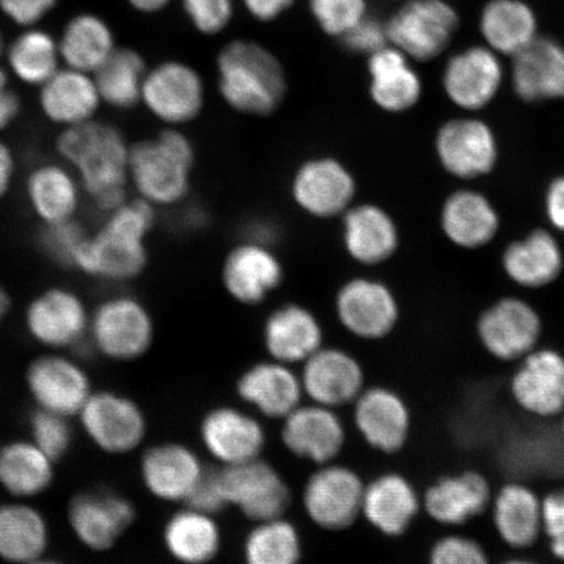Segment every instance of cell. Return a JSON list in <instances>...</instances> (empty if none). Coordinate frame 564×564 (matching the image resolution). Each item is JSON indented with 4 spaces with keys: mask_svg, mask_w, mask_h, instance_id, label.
Returning a JSON list of instances; mask_svg holds the SVG:
<instances>
[{
    "mask_svg": "<svg viewBox=\"0 0 564 564\" xmlns=\"http://www.w3.org/2000/svg\"><path fill=\"white\" fill-rule=\"evenodd\" d=\"M56 159L74 172L86 199L102 216L129 197L131 141L115 123L94 121L62 130L54 143Z\"/></svg>",
    "mask_w": 564,
    "mask_h": 564,
    "instance_id": "1",
    "label": "cell"
},
{
    "mask_svg": "<svg viewBox=\"0 0 564 564\" xmlns=\"http://www.w3.org/2000/svg\"><path fill=\"white\" fill-rule=\"evenodd\" d=\"M102 217L100 227L89 232L77 253L73 271L111 285L129 284L150 264L148 239L158 209L131 196Z\"/></svg>",
    "mask_w": 564,
    "mask_h": 564,
    "instance_id": "2",
    "label": "cell"
},
{
    "mask_svg": "<svg viewBox=\"0 0 564 564\" xmlns=\"http://www.w3.org/2000/svg\"><path fill=\"white\" fill-rule=\"evenodd\" d=\"M216 69L224 102L239 115L270 117L285 101V68L270 48L256 41H230L218 53Z\"/></svg>",
    "mask_w": 564,
    "mask_h": 564,
    "instance_id": "3",
    "label": "cell"
},
{
    "mask_svg": "<svg viewBox=\"0 0 564 564\" xmlns=\"http://www.w3.org/2000/svg\"><path fill=\"white\" fill-rule=\"evenodd\" d=\"M195 145L182 129L165 127L156 137L131 143V193L153 208H173L192 192Z\"/></svg>",
    "mask_w": 564,
    "mask_h": 564,
    "instance_id": "4",
    "label": "cell"
},
{
    "mask_svg": "<svg viewBox=\"0 0 564 564\" xmlns=\"http://www.w3.org/2000/svg\"><path fill=\"white\" fill-rule=\"evenodd\" d=\"M154 336L153 315L135 294H106L90 310L87 344L109 361H137L150 351Z\"/></svg>",
    "mask_w": 564,
    "mask_h": 564,
    "instance_id": "5",
    "label": "cell"
},
{
    "mask_svg": "<svg viewBox=\"0 0 564 564\" xmlns=\"http://www.w3.org/2000/svg\"><path fill=\"white\" fill-rule=\"evenodd\" d=\"M462 19L448 0H405L386 21L390 45L413 62H432L449 51Z\"/></svg>",
    "mask_w": 564,
    "mask_h": 564,
    "instance_id": "6",
    "label": "cell"
},
{
    "mask_svg": "<svg viewBox=\"0 0 564 564\" xmlns=\"http://www.w3.org/2000/svg\"><path fill=\"white\" fill-rule=\"evenodd\" d=\"M90 310L75 289L53 285L26 303L23 323L31 340L46 351H69L87 344Z\"/></svg>",
    "mask_w": 564,
    "mask_h": 564,
    "instance_id": "7",
    "label": "cell"
},
{
    "mask_svg": "<svg viewBox=\"0 0 564 564\" xmlns=\"http://www.w3.org/2000/svg\"><path fill=\"white\" fill-rule=\"evenodd\" d=\"M289 188L295 207L303 214L315 220H333L356 203L358 182L344 161L321 154L301 162Z\"/></svg>",
    "mask_w": 564,
    "mask_h": 564,
    "instance_id": "8",
    "label": "cell"
},
{
    "mask_svg": "<svg viewBox=\"0 0 564 564\" xmlns=\"http://www.w3.org/2000/svg\"><path fill=\"white\" fill-rule=\"evenodd\" d=\"M141 105L165 127L182 129L200 117L206 106V86L188 63L165 61L148 69Z\"/></svg>",
    "mask_w": 564,
    "mask_h": 564,
    "instance_id": "9",
    "label": "cell"
},
{
    "mask_svg": "<svg viewBox=\"0 0 564 564\" xmlns=\"http://www.w3.org/2000/svg\"><path fill=\"white\" fill-rule=\"evenodd\" d=\"M25 384L35 408L77 417L94 393L89 373L67 351H45L32 359Z\"/></svg>",
    "mask_w": 564,
    "mask_h": 564,
    "instance_id": "10",
    "label": "cell"
},
{
    "mask_svg": "<svg viewBox=\"0 0 564 564\" xmlns=\"http://www.w3.org/2000/svg\"><path fill=\"white\" fill-rule=\"evenodd\" d=\"M335 313L344 329L362 340H380L399 322L397 297L386 282L370 276L345 280L335 294Z\"/></svg>",
    "mask_w": 564,
    "mask_h": 564,
    "instance_id": "11",
    "label": "cell"
},
{
    "mask_svg": "<svg viewBox=\"0 0 564 564\" xmlns=\"http://www.w3.org/2000/svg\"><path fill=\"white\" fill-rule=\"evenodd\" d=\"M77 417L90 442L105 454H130L147 435V419L141 408L116 391H94Z\"/></svg>",
    "mask_w": 564,
    "mask_h": 564,
    "instance_id": "12",
    "label": "cell"
},
{
    "mask_svg": "<svg viewBox=\"0 0 564 564\" xmlns=\"http://www.w3.org/2000/svg\"><path fill=\"white\" fill-rule=\"evenodd\" d=\"M284 279V265L272 246L250 239L232 247L221 265L224 291L243 306L262 305Z\"/></svg>",
    "mask_w": 564,
    "mask_h": 564,
    "instance_id": "13",
    "label": "cell"
},
{
    "mask_svg": "<svg viewBox=\"0 0 564 564\" xmlns=\"http://www.w3.org/2000/svg\"><path fill=\"white\" fill-rule=\"evenodd\" d=\"M68 524L77 541L91 552H108L137 518L131 500L112 491L76 494L68 505Z\"/></svg>",
    "mask_w": 564,
    "mask_h": 564,
    "instance_id": "14",
    "label": "cell"
},
{
    "mask_svg": "<svg viewBox=\"0 0 564 564\" xmlns=\"http://www.w3.org/2000/svg\"><path fill=\"white\" fill-rule=\"evenodd\" d=\"M28 209L40 227L76 220L86 194L73 171L58 159L40 161L23 182Z\"/></svg>",
    "mask_w": 564,
    "mask_h": 564,
    "instance_id": "15",
    "label": "cell"
},
{
    "mask_svg": "<svg viewBox=\"0 0 564 564\" xmlns=\"http://www.w3.org/2000/svg\"><path fill=\"white\" fill-rule=\"evenodd\" d=\"M503 76L500 55L486 45H474L449 56L442 82L451 101L458 108L475 111L496 98Z\"/></svg>",
    "mask_w": 564,
    "mask_h": 564,
    "instance_id": "16",
    "label": "cell"
},
{
    "mask_svg": "<svg viewBox=\"0 0 564 564\" xmlns=\"http://www.w3.org/2000/svg\"><path fill=\"white\" fill-rule=\"evenodd\" d=\"M365 488L356 471L326 464L308 479L303 505L315 524L340 531L362 513Z\"/></svg>",
    "mask_w": 564,
    "mask_h": 564,
    "instance_id": "17",
    "label": "cell"
},
{
    "mask_svg": "<svg viewBox=\"0 0 564 564\" xmlns=\"http://www.w3.org/2000/svg\"><path fill=\"white\" fill-rule=\"evenodd\" d=\"M221 478L228 505L237 506L258 523L282 518L291 502L284 479L260 458L224 467Z\"/></svg>",
    "mask_w": 564,
    "mask_h": 564,
    "instance_id": "18",
    "label": "cell"
},
{
    "mask_svg": "<svg viewBox=\"0 0 564 564\" xmlns=\"http://www.w3.org/2000/svg\"><path fill=\"white\" fill-rule=\"evenodd\" d=\"M341 242L352 262L377 267L399 249V229L392 216L376 203H355L340 217Z\"/></svg>",
    "mask_w": 564,
    "mask_h": 564,
    "instance_id": "19",
    "label": "cell"
},
{
    "mask_svg": "<svg viewBox=\"0 0 564 564\" xmlns=\"http://www.w3.org/2000/svg\"><path fill=\"white\" fill-rule=\"evenodd\" d=\"M37 90L42 117L59 131L94 121L104 106L94 75L65 66Z\"/></svg>",
    "mask_w": 564,
    "mask_h": 564,
    "instance_id": "20",
    "label": "cell"
},
{
    "mask_svg": "<svg viewBox=\"0 0 564 564\" xmlns=\"http://www.w3.org/2000/svg\"><path fill=\"white\" fill-rule=\"evenodd\" d=\"M511 392L518 405L534 417L564 412V357L558 351L533 350L514 372Z\"/></svg>",
    "mask_w": 564,
    "mask_h": 564,
    "instance_id": "21",
    "label": "cell"
},
{
    "mask_svg": "<svg viewBox=\"0 0 564 564\" xmlns=\"http://www.w3.org/2000/svg\"><path fill=\"white\" fill-rule=\"evenodd\" d=\"M541 334L538 313L519 300H503L486 312L478 335L491 356L502 361L523 359L533 351Z\"/></svg>",
    "mask_w": 564,
    "mask_h": 564,
    "instance_id": "22",
    "label": "cell"
},
{
    "mask_svg": "<svg viewBox=\"0 0 564 564\" xmlns=\"http://www.w3.org/2000/svg\"><path fill=\"white\" fill-rule=\"evenodd\" d=\"M323 340L319 317L302 303L286 302L272 310L264 322V347L281 364H305L323 348Z\"/></svg>",
    "mask_w": 564,
    "mask_h": 564,
    "instance_id": "23",
    "label": "cell"
},
{
    "mask_svg": "<svg viewBox=\"0 0 564 564\" xmlns=\"http://www.w3.org/2000/svg\"><path fill=\"white\" fill-rule=\"evenodd\" d=\"M364 380L356 357L343 349L323 347L305 362L301 382L315 404L334 409L356 401L364 392Z\"/></svg>",
    "mask_w": 564,
    "mask_h": 564,
    "instance_id": "24",
    "label": "cell"
},
{
    "mask_svg": "<svg viewBox=\"0 0 564 564\" xmlns=\"http://www.w3.org/2000/svg\"><path fill=\"white\" fill-rule=\"evenodd\" d=\"M512 86L521 100L539 102L564 98V45L539 35L512 56Z\"/></svg>",
    "mask_w": 564,
    "mask_h": 564,
    "instance_id": "25",
    "label": "cell"
},
{
    "mask_svg": "<svg viewBox=\"0 0 564 564\" xmlns=\"http://www.w3.org/2000/svg\"><path fill=\"white\" fill-rule=\"evenodd\" d=\"M442 165L458 178H476L496 164L497 144L488 124L478 119H456L442 127L436 138Z\"/></svg>",
    "mask_w": 564,
    "mask_h": 564,
    "instance_id": "26",
    "label": "cell"
},
{
    "mask_svg": "<svg viewBox=\"0 0 564 564\" xmlns=\"http://www.w3.org/2000/svg\"><path fill=\"white\" fill-rule=\"evenodd\" d=\"M284 420L282 441L292 454L323 465L340 454L345 430L333 408L300 405Z\"/></svg>",
    "mask_w": 564,
    "mask_h": 564,
    "instance_id": "27",
    "label": "cell"
},
{
    "mask_svg": "<svg viewBox=\"0 0 564 564\" xmlns=\"http://www.w3.org/2000/svg\"><path fill=\"white\" fill-rule=\"evenodd\" d=\"M203 470L193 451L178 443L148 448L140 463L147 490L165 502H186Z\"/></svg>",
    "mask_w": 564,
    "mask_h": 564,
    "instance_id": "28",
    "label": "cell"
},
{
    "mask_svg": "<svg viewBox=\"0 0 564 564\" xmlns=\"http://www.w3.org/2000/svg\"><path fill=\"white\" fill-rule=\"evenodd\" d=\"M356 423L366 442L386 454L404 447L411 430L405 401L388 388H371L356 400Z\"/></svg>",
    "mask_w": 564,
    "mask_h": 564,
    "instance_id": "29",
    "label": "cell"
},
{
    "mask_svg": "<svg viewBox=\"0 0 564 564\" xmlns=\"http://www.w3.org/2000/svg\"><path fill=\"white\" fill-rule=\"evenodd\" d=\"M412 62L392 45L369 56V95L380 110L399 115L420 102L422 80Z\"/></svg>",
    "mask_w": 564,
    "mask_h": 564,
    "instance_id": "30",
    "label": "cell"
},
{
    "mask_svg": "<svg viewBox=\"0 0 564 564\" xmlns=\"http://www.w3.org/2000/svg\"><path fill=\"white\" fill-rule=\"evenodd\" d=\"M202 438L225 467L256 460L265 443L260 423L232 408L212 411L202 423Z\"/></svg>",
    "mask_w": 564,
    "mask_h": 564,
    "instance_id": "31",
    "label": "cell"
},
{
    "mask_svg": "<svg viewBox=\"0 0 564 564\" xmlns=\"http://www.w3.org/2000/svg\"><path fill=\"white\" fill-rule=\"evenodd\" d=\"M491 503V490L478 471L438 479L425 492L423 507L430 518L444 525H463L485 512Z\"/></svg>",
    "mask_w": 564,
    "mask_h": 564,
    "instance_id": "32",
    "label": "cell"
},
{
    "mask_svg": "<svg viewBox=\"0 0 564 564\" xmlns=\"http://www.w3.org/2000/svg\"><path fill=\"white\" fill-rule=\"evenodd\" d=\"M484 45L500 56L519 54L539 37V18L525 0H489L478 19Z\"/></svg>",
    "mask_w": 564,
    "mask_h": 564,
    "instance_id": "33",
    "label": "cell"
},
{
    "mask_svg": "<svg viewBox=\"0 0 564 564\" xmlns=\"http://www.w3.org/2000/svg\"><path fill=\"white\" fill-rule=\"evenodd\" d=\"M238 392L268 417L285 419L301 405L303 387L289 365L273 359L247 370L239 379Z\"/></svg>",
    "mask_w": 564,
    "mask_h": 564,
    "instance_id": "34",
    "label": "cell"
},
{
    "mask_svg": "<svg viewBox=\"0 0 564 564\" xmlns=\"http://www.w3.org/2000/svg\"><path fill=\"white\" fill-rule=\"evenodd\" d=\"M51 545V528L45 514L15 499L0 506V560L25 564L45 556Z\"/></svg>",
    "mask_w": 564,
    "mask_h": 564,
    "instance_id": "35",
    "label": "cell"
},
{
    "mask_svg": "<svg viewBox=\"0 0 564 564\" xmlns=\"http://www.w3.org/2000/svg\"><path fill=\"white\" fill-rule=\"evenodd\" d=\"M492 518L505 544L531 547L542 534V499L524 484H507L492 500Z\"/></svg>",
    "mask_w": 564,
    "mask_h": 564,
    "instance_id": "36",
    "label": "cell"
},
{
    "mask_svg": "<svg viewBox=\"0 0 564 564\" xmlns=\"http://www.w3.org/2000/svg\"><path fill=\"white\" fill-rule=\"evenodd\" d=\"M420 509V499L411 482L400 475H384L366 486L362 513L386 535L405 533Z\"/></svg>",
    "mask_w": 564,
    "mask_h": 564,
    "instance_id": "37",
    "label": "cell"
},
{
    "mask_svg": "<svg viewBox=\"0 0 564 564\" xmlns=\"http://www.w3.org/2000/svg\"><path fill=\"white\" fill-rule=\"evenodd\" d=\"M58 46L63 66L94 75L118 45L108 21L84 12L68 20Z\"/></svg>",
    "mask_w": 564,
    "mask_h": 564,
    "instance_id": "38",
    "label": "cell"
},
{
    "mask_svg": "<svg viewBox=\"0 0 564 564\" xmlns=\"http://www.w3.org/2000/svg\"><path fill=\"white\" fill-rule=\"evenodd\" d=\"M55 462L32 441H15L0 447V486L19 500L41 496L54 482Z\"/></svg>",
    "mask_w": 564,
    "mask_h": 564,
    "instance_id": "39",
    "label": "cell"
},
{
    "mask_svg": "<svg viewBox=\"0 0 564 564\" xmlns=\"http://www.w3.org/2000/svg\"><path fill=\"white\" fill-rule=\"evenodd\" d=\"M147 63L131 47L117 46L104 65L94 74L102 104L119 111H129L141 105Z\"/></svg>",
    "mask_w": 564,
    "mask_h": 564,
    "instance_id": "40",
    "label": "cell"
},
{
    "mask_svg": "<svg viewBox=\"0 0 564 564\" xmlns=\"http://www.w3.org/2000/svg\"><path fill=\"white\" fill-rule=\"evenodd\" d=\"M4 56L9 74L37 89L63 66L58 40L39 26L25 28L6 48Z\"/></svg>",
    "mask_w": 564,
    "mask_h": 564,
    "instance_id": "41",
    "label": "cell"
},
{
    "mask_svg": "<svg viewBox=\"0 0 564 564\" xmlns=\"http://www.w3.org/2000/svg\"><path fill=\"white\" fill-rule=\"evenodd\" d=\"M164 541L169 554L176 561L206 564L218 553L221 534L212 514L187 507L169 519Z\"/></svg>",
    "mask_w": 564,
    "mask_h": 564,
    "instance_id": "42",
    "label": "cell"
},
{
    "mask_svg": "<svg viewBox=\"0 0 564 564\" xmlns=\"http://www.w3.org/2000/svg\"><path fill=\"white\" fill-rule=\"evenodd\" d=\"M562 263L558 243L542 230L532 232L524 241L512 243L503 257L507 274L528 288L550 284L561 273Z\"/></svg>",
    "mask_w": 564,
    "mask_h": 564,
    "instance_id": "43",
    "label": "cell"
},
{
    "mask_svg": "<svg viewBox=\"0 0 564 564\" xmlns=\"http://www.w3.org/2000/svg\"><path fill=\"white\" fill-rule=\"evenodd\" d=\"M442 227L454 243L475 249L491 241L498 230V216L484 196L462 192L444 204Z\"/></svg>",
    "mask_w": 564,
    "mask_h": 564,
    "instance_id": "44",
    "label": "cell"
},
{
    "mask_svg": "<svg viewBox=\"0 0 564 564\" xmlns=\"http://www.w3.org/2000/svg\"><path fill=\"white\" fill-rule=\"evenodd\" d=\"M246 564H299L301 540L297 529L289 521H262L247 538Z\"/></svg>",
    "mask_w": 564,
    "mask_h": 564,
    "instance_id": "45",
    "label": "cell"
},
{
    "mask_svg": "<svg viewBox=\"0 0 564 564\" xmlns=\"http://www.w3.org/2000/svg\"><path fill=\"white\" fill-rule=\"evenodd\" d=\"M79 218L66 223L40 227L37 243L40 251L52 263L66 270H74L77 253L89 236Z\"/></svg>",
    "mask_w": 564,
    "mask_h": 564,
    "instance_id": "46",
    "label": "cell"
},
{
    "mask_svg": "<svg viewBox=\"0 0 564 564\" xmlns=\"http://www.w3.org/2000/svg\"><path fill=\"white\" fill-rule=\"evenodd\" d=\"M30 430L31 441L55 463L65 457L73 446V430L66 415L35 408Z\"/></svg>",
    "mask_w": 564,
    "mask_h": 564,
    "instance_id": "47",
    "label": "cell"
},
{
    "mask_svg": "<svg viewBox=\"0 0 564 564\" xmlns=\"http://www.w3.org/2000/svg\"><path fill=\"white\" fill-rule=\"evenodd\" d=\"M308 9L324 33L340 40L368 17L366 0H308Z\"/></svg>",
    "mask_w": 564,
    "mask_h": 564,
    "instance_id": "48",
    "label": "cell"
},
{
    "mask_svg": "<svg viewBox=\"0 0 564 564\" xmlns=\"http://www.w3.org/2000/svg\"><path fill=\"white\" fill-rule=\"evenodd\" d=\"M189 23L202 34L223 33L235 17L232 0H181Z\"/></svg>",
    "mask_w": 564,
    "mask_h": 564,
    "instance_id": "49",
    "label": "cell"
},
{
    "mask_svg": "<svg viewBox=\"0 0 564 564\" xmlns=\"http://www.w3.org/2000/svg\"><path fill=\"white\" fill-rule=\"evenodd\" d=\"M430 564H490L488 554L477 541L463 535H447L432 549Z\"/></svg>",
    "mask_w": 564,
    "mask_h": 564,
    "instance_id": "50",
    "label": "cell"
},
{
    "mask_svg": "<svg viewBox=\"0 0 564 564\" xmlns=\"http://www.w3.org/2000/svg\"><path fill=\"white\" fill-rule=\"evenodd\" d=\"M187 507L196 511L214 514L228 505L225 497L221 469L204 468L199 481L186 500Z\"/></svg>",
    "mask_w": 564,
    "mask_h": 564,
    "instance_id": "51",
    "label": "cell"
},
{
    "mask_svg": "<svg viewBox=\"0 0 564 564\" xmlns=\"http://www.w3.org/2000/svg\"><path fill=\"white\" fill-rule=\"evenodd\" d=\"M341 42L349 52L368 55V58L390 45L386 23L369 15L345 34Z\"/></svg>",
    "mask_w": 564,
    "mask_h": 564,
    "instance_id": "52",
    "label": "cell"
},
{
    "mask_svg": "<svg viewBox=\"0 0 564 564\" xmlns=\"http://www.w3.org/2000/svg\"><path fill=\"white\" fill-rule=\"evenodd\" d=\"M542 533L555 558L564 562V489L542 499Z\"/></svg>",
    "mask_w": 564,
    "mask_h": 564,
    "instance_id": "53",
    "label": "cell"
},
{
    "mask_svg": "<svg viewBox=\"0 0 564 564\" xmlns=\"http://www.w3.org/2000/svg\"><path fill=\"white\" fill-rule=\"evenodd\" d=\"M58 0H0V12L20 28L39 26Z\"/></svg>",
    "mask_w": 564,
    "mask_h": 564,
    "instance_id": "54",
    "label": "cell"
},
{
    "mask_svg": "<svg viewBox=\"0 0 564 564\" xmlns=\"http://www.w3.org/2000/svg\"><path fill=\"white\" fill-rule=\"evenodd\" d=\"M23 109L21 98L12 87L9 70L0 67V135L18 122Z\"/></svg>",
    "mask_w": 564,
    "mask_h": 564,
    "instance_id": "55",
    "label": "cell"
},
{
    "mask_svg": "<svg viewBox=\"0 0 564 564\" xmlns=\"http://www.w3.org/2000/svg\"><path fill=\"white\" fill-rule=\"evenodd\" d=\"M250 17L260 23H271L292 9L297 0H242Z\"/></svg>",
    "mask_w": 564,
    "mask_h": 564,
    "instance_id": "56",
    "label": "cell"
},
{
    "mask_svg": "<svg viewBox=\"0 0 564 564\" xmlns=\"http://www.w3.org/2000/svg\"><path fill=\"white\" fill-rule=\"evenodd\" d=\"M18 156L13 148L0 138V200L10 195L18 180Z\"/></svg>",
    "mask_w": 564,
    "mask_h": 564,
    "instance_id": "57",
    "label": "cell"
},
{
    "mask_svg": "<svg viewBox=\"0 0 564 564\" xmlns=\"http://www.w3.org/2000/svg\"><path fill=\"white\" fill-rule=\"evenodd\" d=\"M546 208L550 221L554 227L564 230V178L556 180L550 186Z\"/></svg>",
    "mask_w": 564,
    "mask_h": 564,
    "instance_id": "58",
    "label": "cell"
},
{
    "mask_svg": "<svg viewBox=\"0 0 564 564\" xmlns=\"http://www.w3.org/2000/svg\"><path fill=\"white\" fill-rule=\"evenodd\" d=\"M126 2L137 12L153 15V13L164 11L172 0H126Z\"/></svg>",
    "mask_w": 564,
    "mask_h": 564,
    "instance_id": "59",
    "label": "cell"
},
{
    "mask_svg": "<svg viewBox=\"0 0 564 564\" xmlns=\"http://www.w3.org/2000/svg\"><path fill=\"white\" fill-rule=\"evenodd\" d=\"M12 307V300L7 289L0 284V324L4 321V317L9 315Z\"/></svg>",
    "mask_w": 564,
    "mask_h": 564,
    "instance_id": "60",
    "label": "cell"
},
{
    "mask_svg": "<svg viewBox=\"0 0 564 564\" xmlns=\"http://www.w3.org/2000/svg\"><path fill=\"white\" fill-rule=\"evenodd\" d=\"M25 564H65V563H62V562L55 561V560H48V558H46V556H41V558L32 561V562H28Z\"/></svg>",
    "mask_w": 564,
    "mask_h": 564,
    "instance_id": "61",
    "label": "cell"
},
{
    "mask_svg": "<svg viewBox=\"0 0 564 564\" xmlns=\"http://www.w3.org/2000/svg\"><path fill=\"white\" fill-rule=\"evenodd\" d=\"M502 564H539V563H535L532 561H527V560H511V561H507Z\"/></svg>",
    "mask_w": 564,
    "mask_h": 564,
    "instance_id": "62",
    "label": "cell"
},
{
    "mask_svg": "<svg viewBox=\"0 0 564 564\" xmlns=\"http://www.w3.org/2000/svg\"><path fill=\"white\" fill-rule=\"evenodd\" d=\"M6 46H4V39L2 32H0V59L3 58L6 55Z\"/></svg>",
    "mask_w": 564,
    "mask_h": 564,
    "instance_id": "63",
    "label": "cell"
},
{
    "mask_svg": "<svg viewBox=\"0 0 564 564\" xmlns=\"http://www.w3.org/2000/svg\"><path fill=\"white\" fill-rule=\"evenodd\" d=\"M562 429H563V436H564V412H563V425H562Z\"/></svg>",
    "mask_w": 564,
    "mask_h": 564,
    "instance_id": "64",
    "label": "cell"
}]
</instances>
